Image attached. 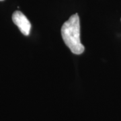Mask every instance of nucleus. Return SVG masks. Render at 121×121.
I'll use <instances>...</instances> for the list:
<instances>
[{
    "label": "nucleus",
    "mask_w": 121,
    "mask_h": 121,
    "mask_svg": "<svg viewBox=\"0 0 121 121\" xmlns=\"http://www.w3.org/2000/svg\"><path fill=\"white\" fill-rule=\"evenodd\" d=\"M61 36L65 44L75 55L82 54L85 48L80 40V22L78 13H75L63 24Z\"/></svg>",
    "instance_id": "f257e3e1"
},
{
    "label": "nucleus",
    "mask_w": 121,
    "mask_h": 121,
    "mask_svg": "<svg viewBox=\"0 0 121 121\" xmlns=\"http://www.w3.org/2000/svg\"><path fill=\"white\" fill-rule=\"evenodd\" d=\"M12 21L23 35L25 36L29 35L31 30V24L22 12L20 11L14 12L12 14Z\"/></svg>",
    "instance_id": "f03ea898"
},
{
    "label": "nucleus",
    "mask_w": 121,
    "mask_h": 121,
    "mask_svg": "<svg viewBox=\"0 0 121 121\" xmlns=\"http://www.w3.org/2000/svg\"><path fill=\"white\" fill-rule=\"evenodd\" d=\"M0 1H4V0H0Z\"/></svg>",
    "instance_id": "7ed1b4c3"
},
{
    "label": "nucleus",
    "mask_w": 121,
    "mask_h": 121,
    "mask_svg": "<svg viewBox=\"0 0 121 121\" xmlns=\"http://www.w3.org/2000/svg\"></svg>",
    "instance_id": "20e7f679"
}]
</instances>
